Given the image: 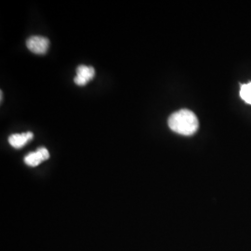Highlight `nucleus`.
Returning a JSON list of instances; mask_svg holds the SVG:
<instances>
[{"label": "nucleus", "instance_id": "obj_1", "mask_svg": "<svg viewBox=\"0 0 251 251\" xmlns=\"http://www.w3.org/2000/svg\"><path fill=\"white\" fill-rule=\"evenodd\" d=\"M171 130L184 136H191L197 132L199 126L196 114L188 109H181L175 112L169 118Z\"/></svg>", "mask_w": 251, "mask_h": 251}, {"label": "nucleus", "instance_id": "obj_2", "mask_svg": "<svg viewBox=\"0 0 251 251\" xmlns=\"http://www.w3.org/2000/svg\"><path fill=\"white\" fill-rule=\"evenodd\" d=\"M27 48L34 53L45 54L49 49L50 40L44 36H34L28 38Z\"/></svg>", "mask_w": 251, "mask_h": 251}, {"label": "nucleus", "instance_id": "obj_3", "mask_svg": "<svg viewBox=\"0 0 251 251\" xmlns=\"http://www.w3.org/2000/svg\"><path fill=\"white\" fill-rule=\"evenodd\" d=\"M95 70L91 66L80 65L77 67L76 76L75 77V83L78 86H84L94 77Z\"/></svg>", "mask_w": 251, "mask_h": 251}, {"label": "nucleus", "instance_id": "obj_4", "mask_svg": "<svg viewBox=\"0 0 251 251\" xmlns=\"http://www.w3.org/2000/svg\"><path fill=\"white\" fill-rule=\"evenodd\" d=\"M49 158H50V152L46 148L42 147V148H39L36 152H30L29 154H27L25 158V162L30 167H36L41 162L45 161Z\"/></svg>", "mask_w": 251, "mask_h": 251}, {"label": "nucleus", "instance_id": "obj_5", "mask_svg": "<svg viewBox=\"0 0 251 251\" xmlns=\"http://www.w3.org/2000/svg\"><path fill=\"white\" fill-rule=\"evenodd\" d=\"M34 138V134L31 131H28L22 134L11 135L9 138V142L10 145L14 148H22L29 141H31Z\"/></svg>", "mask_w": 251, "mask_h": 251}, {"label": "nucleus", "instance_id": "obj_6", "mask_svg": "<svg viewBox=\"0 0 251 251\" xmlns=\"http://www.w3.org/2000/svg\"><path fill=\"white\" fill-rule=\"evenodd\" d=\"M240 97L245 102L251 104V82L241 85Z\"/></svg>", "mask_w": 251, "mask_h": 251}]
</instances>
